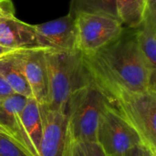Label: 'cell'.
Returning <instances> with one entry per match:
<instances>
[{"instance_id":"52a82bcc","label":"cell","mask_w":156,"mask_h":156,"mask_svg":"<svg viewBox=\"0 0 156 156\" xmlns=\"http://www.w3.org/2000/svg\"><path fill=\"white\" fill-rule=\"evenodd\" d=\"M45 50L44 48H30L15 52L30 88L32 98L41 106L47 104L48 95Z\"/></svg>"},{"instance_id":"7a4b0ae2","label":"cell","mask_w":156,"mask_h":156,"mask_svg":"<svg viewBox=\"0 0 156 156\" xmlns=\"http://www.w3.org/2000/svg\"><path fill=\"white\" fill-rule=\"evenodd\" d=\"M48 95L45 107L65 112L70 96L91 80L80 51L45 50Z\"/></svg>"},{"instance_id":"30bf717a","label":"cell","mask_w":156,"mask_h":156,"mask_svg":"<svg viewBox=\"0 0 156 156\" xmlns=\"http://www.w3.org/2000/svg\"><path fill=\"white\" fill-rule=\"evenodd\" d=\"M0 45L16 50L41 48L35 26L27 24L15 16L0 17Z\"/></svg>"},{"instance_id":"7c38bea8","label":"cell","mask_w":156,"mask_h":156,"mask_svg":"<svg viewBox=\"0 0 156 156\" xmlns=\"http://www.w3.org/2000/svg\"><path fill=\"white\" fill-rule=\"evenodd\" d=\"M21 123L26 143L32 156H39L43 131L41 105L33 98H27L21 115Z\"/></svg>"},{"instance_id":"4fadbf2b","label":"cell","mask_w":156,"mask_h":156,"mask_svg":"<svg viewBox=\"0 0 156 156\" xmlns=\"http://www.w3.org/2000/svg\"><path fill=\"white\" fill-rule=\"evenodd\" d=\"M138 48L149 69L156 73V11L146 10L144 22L134 29Z\"/></svg>"},{"instance_id":"44dd1931","label":"cell","mask_w":156,"mask_h":156,"mask_svg":"<svg viewBox=\"0 0 156 156\" xmlns=\"http://www.w3.org/2000/svg\"><path fill=\"white\" fill-rule=\"evenodd\" d=\"M125 156H146V148H144L143 145L136 146L127 152Z\"/></svg>"},{"instance_id":"277c9868","label":"cell","mask_w":156,"mask_h":156,"mask_svg":"<svg viewBox=\"0 0 156 156\" xmlns=\"http://www.w3.org/2000/svg\"><path fill=\"white\" fill-rule=\"evenodd\" d=\"M108 102L92 78L70 96L65 111L70 143H96L100 117Z\"/></svg>"},{"instance_id":"3957f363","label":"cell","mask_w":156,"mask_h":156,"mask_svg":"<svg viewBox=\"0 0 156 156\" xmlns=\"http://www.w3.org/2000/svg\"><path fill=\"white\" fill-rule=\"evenodd\" d=\"M109 103L139 134L143 146L156 154V90L101 88Z\"/></svg>"},{"instance_id":"e0dca14e","label":"cell","mask_w":156,"mask_h":156,"mask_svg":"<svg viewBox=\"0 0 156 156\" xmlns=\"http://www.w3.org/2000/svg\"><path fill=\"white\" fill-rule=\"evenodd\" d=\"M67 156H106L98 143H69Z\"/></svg>"},{"instance_id":"8fae6325","label":"cell","mask_w":156,"mask_h":156,"mask_svg":"<svg viewBox=\"0 0 156 156\" xmlns=\"http://www.w3.org/2000/svg\"><path fill=\"white\" fill-rule=\"evenodd\" d=\"M27 100V97L14 93L1 101L0 124L11 134L13 139L31 155L26 143L21 123V115Z\"/></svg>"},{"instance_id":"7402d4cb","label":"cell","mask_w":156,"mask_h":156,"mask_svg":"<svg viewBox=\"0 0 156 156\" xmlns=\"http://www.w3.org/2000/svg\"><path fill=\"white\" fill-rule=\"evenodd\" d=\"M15 51H16V49H12V48H5V47L0 45V58L5 57V56H6V55H8V54H11V53H13Z\"/></svg>"},{"instance_id":"d6986e66","label":"cell","mask_w":156,"mask_h":156,"mask_svg":"<svg viewBox=\"0 0 156 156\" xmlns=\"http://www.w3.org/2000/svg\"><path fill=\"white\" fill-rule=\"evenodd\" d=\"M15 16V8L11 0H0V17Z\"/></svg>"},{"instance_id":"9c48e42d","label":"cell","mask_w":156,"mask_h":156,"mask_svg":"<svg viewBox=\"0 0 156 156\" xmlns=\"http://www.w3.org/2000/svg\"><path fill=\"white\" fill-rule=\"evenodd\" d=\"M43 131L39 156H67L69 147L68 120L65 112L41 106Z\"/></svg>"},{"instance_id":"6da1fadb","label":"cell","mask_w":156,"mask_h":156,"mask_svg":"<svg viewBox=\"0 0 156 156\" xmlns=\"http://www.w3.org/2000/svg\"><path fill=\"white\" fill-rule=\"evenodd\" d=\"M82 58L99 87L139 92L156 90L155 73L149 69L138 48L134 29L124 27L117 39Z\"/></svg>"},{"instance_id":"5b68a950","label":"cell","mask_w":156,"mask_h":156,"mask_svg":"<svg viewBox=\"0 0 156 156\" xmlns=\"http://www.w3.org/2000/svg\"><path fill=\"white\" fill-rule=\"evenodd\" d=\"M78 50L82 55H91L117 39L124 27L119 19L97 14H80L75 17Z\"/></svg>"},{"instance_id":"ac0fdd59","label":"cell","mask_w":156,"mask_h":156,"mask_svg":"<svg viewBox=\"0 0 156 156\" xmlns=\"http://www.w3.org/2000/svg\"><path fill=\"white\" fill-rule=\"evenodd\" d=\"M0 156H31L9 136L0 133Z\"/></svg>"},{"instance_id":"9a60e30c","label":"cell","mask_w":156,"mask_h":156,"mask_svg":"<svg viewBox=\"0 0 156 156\" xmlns=\"http://www.w3.org/2000/svg\"><path fill=\"white\" fill-rule=\"evenodd\" d=\"M147 0H116L119 21L125 28L135 29L144 20Z\"/></svg>"},{"instance_id":"2e32d148","label":"cell","mask_w":156,"mask_h":156,"mask_svg":"<svg viewBox=\"0 0 156 156\" xmlns=\"http://www.w3.org/2000/svg\"><path fill=\"white\" fill-rule=\"evenodd\" d=\"M83 13L104 15L118 19L116 0H71L69 15L75 18Z\"/></svg>"},{"instance_id":"5bb4252c","label":"cell","mask_w":156,"mask_h":156,"mask_svg":"<svg viewBox=\"0 0 156 156\" xmlns=\"http://www.w3.org/2000/svg\"><path fill=\"white\" fill-rule=\"evenodd\" d=\"M15 52L0 58V74L15 93L32 98L30 88Z\"/></svg>"},{"instance_id":"8992f818","label":"cell","mask_w":156,"mask_h":156,"mask_svg":"<svg viewBox=\"0 0 156 156\" xmlns=\"http://www.w3.org/2000/svg\"><path fill=\"white\" fill-rule=\"evenodd\" d=\"M96 143L106 156H125L131 149L143 145L137 132L109 102L100 117Z\"/></svg>"},{"instance_id":"603a6c76","label":"cell","mask_w":156,"mask_h":156,"mask_svg":"<svg viewBox=\"0 0 156 156\" xmlns=\"http://www.w3.org/2000/svg\"><path fill=\"white\" fill-rule=\"evenodd\" d=\"M0 133H3V134H5V135H6V136H9L10 138H12V139H13V137L11 136V134H10V133H8V132H7L4 127L1 125V124H0ZM13 140H14V139H13ZM14 141H15V140H14Z\"/></svg>"},{"instance_id":"ffe728a7","label":"cell","mask_w":156,"mask_h":156,"mask_svg":"<svg viewBox=\"0 0 156 156\" xmlns=\"http://www.w3.org/2000/svg\"><path fill=\"white\" fill-rule=\"evenodd\" d=\"M14 93L15 92L13 91L11 87L8 85V83L5 81V80L3 78V76L0 74V101Z\"/></svg>"},{"instance_id":"ba28073f","label":"cell","mask_w":156,"mask_h":156,"mask_svg":"<svg viewBox=\"0 0 156 156\" xmlns=\"http://www.w3.org/2000/svg\"><path fill=\"white\" fill-rule=\"evenodd\" d=\"M34 26L41 48L61 51H79L75 18L69 14L60 18Z\"/></svg>"}]
</instances>
